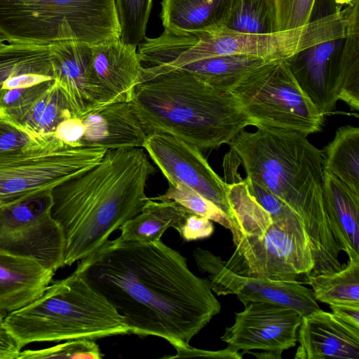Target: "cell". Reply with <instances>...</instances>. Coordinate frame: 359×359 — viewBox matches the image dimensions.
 Listing matches in <instances>:
<instances>
[{
	"mask_svg": "<svg viewBox=\"0 0 359 359\" xmlns=\"http://www.w3.org/2000/svg\"><path fill=\"white\" fill-rule=\"evenodd\" d=\"M75 271L124 318L130 334L161 337L175 348L189 346L221 311L209 281L161 241L108 239Z\"/></svg>",
	"mask_w": 359,
	"mask_h": 359,
	"instance_id": "cell-1",
	"label": "cell"
},
{
	"mask_svg": "<svg viewBox=\"0 0 359 359\" xmlns=\"http://www.w3.org/2000/svg\"><path fill=\"white\" fill-rule=\"evenodd\" d=\"M307 136L294 132L258 128L245 130L229 143L246 177L286 204L301 219L313 258L312 276L343 268L334 233L323 200L320 150Z\"/></svg>",
	"mask_w": 359,
	"mask_h": 359,
	"instance_id": "cell-2",
	"label": "cell"
},
{
	"mask_svg": "<svg viewBox=\"0 0 359 359\" xmlns=\"http://www.w3.org/2000/svg\"><path fill=\"white\" fill-rule=\"evenodd\" d=\"M155 168L142 148L107 150L85 172L51 191V214L65 238L64 266L85 259L138 215Z\"/></svg>",
	"mask_w": 359,
	"mask_h": 359,
	"instance_id": "cell-3",
	"label": "cell"
},
{
	"mask_svg": "<svg viewBox=\"0 0 359 359\" xmlns=\"http://www.w3.org/2000/svg\"><path fill=\"white\" fill-rule=\"evenodd\" d=\"M130 102L147 135L169 134L201 151L229 144L251 126L229 91L180 68L142 79Z\"/></svg>",
	"mask_w": 359,
	"mask_h": 359,
	"instance_id": "cell-4",
	"label": "cell"
},
{
	"mask_svg": "<svg viewBox=\"0 0 359 359\" xmlns=\"http://www.w3.org/2000/svg\"><path fill=\"white\" fill-rule=\"evenodd\" d=\"M236 249L223 265L236 275L297 280L310 275L313 258L307 233L293 211L271 217L250 193L240 175L226 182Z\"/></svg>",
	"mask_w": 359,
	"mask_h": 359,
	"instance_id": "cell-5",
	"label": "cell"
},
{
	"mask_svg": "<svg viewBox=\"0 0 359 359\" xmlns=\"http://www.w3.org/2000/svg\"><path fill=\"white\" fill-rule=\"evenodd\" d=\"M350 7L295 29L265 34H246L219 24L198 32L164 30L151 40V53L163 72L208 57L243 55L267 60H289L317 43L344 39Z\"/></svg>",
	"mask_w": 359,
	"mask_h": 359,
	"instance_id": "cell-6",
	"label": "cell"
},
{
	"mask_svg": "<svg viewBox=\"0 0 359 359\" xmlns=\"http://www.w3.org/2000/svg\"><path fill=\"white\" fill-rule=\"evenodd\" d=\"M4 321L22 348L34 342L130 334L124 318L75 271L49 285L32 302L8 313Z\"/></svg>",
	"mask_w": 359,
	"mask_h": 359,
	"instance_id": "cell-7",
	"label": "cell"
},
{
	"mask_svg": "<svg viewBox=\"0 0 359 359\" xmlns=\"http://www.w3.org/2000/svg\"><path fill=\"white\" fill-rule=\"evenodd\" d=\"M0 34L9 43L34 45L121 36L114 0H0Z\"/></svg>",
	"mask_w": 359,
	"mask_h": 359,
	"instance_id": "cell-8",
	"label": "cell"
},
{
	"mask_svg": "<svg viewBox=\"0 0 359 359\" xmlns=\"http://www.w3.org/2000/svg\"><path fill=\"white\" fill-rule=\"evenodd\" d=\"M107 150L73 147L55 135L34 137L0 151V210L52 190L95 166Z\"/></svg>",
	"mask_w": 359,
	"mask_h": 359,
	"instance_id": "cell-9",
	"label": "cell"
},
{
	"mask_svg": "<svg viewBox=\"0 0 359 359\" xmlns=\"http://www.w3.org/2000/svg\"><path fill=\"white\" fill-rule=\"evenodd\" d=\"M251 126L308 136L325 116L301 89L287 60H273L243 76L230 90Z\"/></svg>",
	"mask_w": 359,
	"mask_h": 359,
	"instance_id": "cell-10",
	"label": "cell"
},
{
	"mask_svg": "<svg viewBox=\"0 0 359 359\" xmlns=\"http://www.w3.org/2000/svg\"><path fill=\"white\" fill-rule=\"evenodd\" d=\"M51 207L48 192L1 208L0 250L34 259L54 272L65 266V234Z\"/></svg>",
	"mask_w": 359,
	"mask_h": 359,
	"instance_id": "cell-11",
	"label": "cell"
},
{
	"mask_svg": "<svg viewBox=\"0 0 359 359\" xmlns=\"http://www.w3.org/2000/svg\"><path fill=\"white\" fill-rule=\"evenodd\" d=\"M236 313L234 323L226 327L221 340L228 350L250 353L260 359L281 358L295 346L303 315L292 309L268 302H250Z\"/></svg>",
	"mask_w": 359,
	"mask_h": 359,
	"instance_id": "cell-12",
	"label": "cell"
},
{
	"mask_svg": "<svg viewBox=\"0 0 359 359\" xmlns=\"http://www.w3.org/2000/svg\"><path fill=\"white\" fill-rule=\"evenodd\" d=\"M142 148L169 184L190 188L217 205L232 222L226 183L213 170L201 150L178 137L160 133L147 135Z\"/></svg>",
	"mask_w": 359,
	"mask_h": 359,
	"instance_id": "cell-13",
	"label": "cell"
},
{
	"mask_svg": "<svg viewBox=\"0 0 359 359\" xmlns=\"http://www.w3.org/2000/svg\"><path fill=\"white\" fill-rule=\"evenodd\" d=\"M202 273L208 275L212 291L217 295L236 294L245 305L250 302H268L288 307L303 316L320 310L312 289L297 280H275L241 276L227 270L221 257L201 248L193 253Z\"/></svg>",
	"mask_w": 359,
	"mask_h": 359,
	"instance_id": "cell-14",
	"label": "cell"
},
{
	"mask_svg": "<svg viewBox=\"0 0 359 359\" xmlns=\"http://www.w3.org/2000/svg\"><path fill=\"white\" fill-rule=\"evenodd\" d=\"M136 48L120 38L91 46L88 81L97 107L131 101L143 68Z\"/></svg>",
	"mask_w": 359,
	"mask_h": 359,
	"instance_id": "cell-15",
	"label": "cell"
},
{
	"mask_svg": "<svg viewBox=\"0 0 359 359\" xmlns=\"http://www.w3.org/2000/svg\"><path fill=\"white\" fill-rule=\"evenodd\" d=\"M344 39L313 45L287 60L302 91L324 116L330 114L339 100V54Z\"/></svg>",
	"mask_w": 359,
	"mask_h": 359,
	"instance_id": "cell-16",
	"label": "cell"
},
{
	"mask_svg": "<svg viewBox=\"0 0 359 359\" xmlns=\"http://www.w3.org/2000/svg\"><path fill=\"white\" fill-rule=\"evenodd\" d=\"M295 359H359V327L322 309L303 316Z\"/></svg>",
	"mask_w": 359,
	"mask_h": 359,
	"instance_id": "cell-17",
	"label": "cell"
},
{
	"mask_svg": "<svg viewBox=\"0 0 359 359\" xmlns=\"http://www.w3.org/2000/svg\"><path fill=\"white\" fill-rule=\"evenodd\" d=\"M80 147L105 150L142 148L147 135L130 102H114L79 116Z\"/></svg>",
	"mask_w": 359,
	"mask_h": 359,
	"instance_id": "cell-18",
	"label": "cell"
},
{
	"mask_svg": "<svg viewBox=\"0 0 359 359\" xmlns=\"http://www.w3.org/2000/svg\"><path fill=\"white\" fill-rule=\"evenodd\" d=\"M54 80L67 97L75 116L98 107L88 81L91 46L76 41L48 44Z\"/></svg>",
	"mask_w": 359,
	"mask_h": 359,
	"instance_id": "cell-19",
	"label": "cell"
},
{
	"mask_svg": "<svg viewBox=\"0 0 359 359\" xmlns=\"http://www.w3.org/2000/svg\"><path fill=\"white\" fill-rule=\"evenodd\" d=\"M54 274L34 259L0 250V312L14 311L39 297Z\"/></svg>",
	"mask_w": 359,
	"mask_h": 359,
	"instance_id": "cell-20",
	"label": "cell"
},
{
	"mask_svg": "<svg viewBox=\"0 0 359 359\" xmlns=\"http://www.w3.org/2000/svg\"><path fill=\"white\" fill-rule=\"evenodd\" d=\"M323 200L339 249L359 259V194L323 171Z\"/></svg>",
	"mask_w": 359,
	"mask_h": 359,
	"instance_id": "cell-21",
	"label": "cell"
},
{
	"mask_svg": "<svg viewBox=\"0 0 359 359\" xmlns=\"http://www.w3.org/2000/svg\"><path fill=\"white\" fill-rule=\"evenodd\" d=\"M54 80L48 45L0 46V91Z\"/></svg>",
	"mask_w": 359,
	"mask_h": 359,
	"instance_id": "cell-22",
	"label": "cell"
},
{
	"mask_svg": "<svg viewBox=\"0 0 359 359\" xmlns=\"http://www.w3.org/2000/svg\"><path fill=\"white\" fill-rule=\"evenodd\" d=\"M192 212L174 201L147 198L141 212L126 222L117 241L154 243L169 228L177 229Z\"/></svg>",
	"mask_w": 359,
	"mask_h": 359,
	"instance_id": "cell-23",
	"label": "cell"
},
{
	"mask_svg": "<svg viewBox=\"0 0 359 359\" xmlns=\"http://www.w3.org/2000/svg\"><path fill=\"white\" fill-rule=\"evenodd\" d=\"M229 0H162L165 30L198 32L222 24Z\"/></svg>",
	"mask_w": 359,
	"mask_h": 359,
	"instance_id": "cell-24",
	"label": "cell"
},
{
	"mask_svg": "<svg viewBox=\"0 0 359 359\" xmlns=\"http://www.w3.org/2000/svg\"><path fill=\"white\" fill-rule=\"evenodd\" d=\"M324 172L359 194V128H339L333 140L320 150Z\"/></svg>",
	"mask_w": 359,
	"mask_h": 359,
	"instance_id": "cell-25",
	"label": "cell"
},
{
	"mask_svg": "<svg viewBox=\"0 0 359 359\" xmlns=\"http://www.w3.org/2000/svg\"><path fill=\"white\" fill-rule=\"evenodd\" d=\"M270 61L248 55H226L205 58L178 68L219 90L230 92L243 76Z\"/></svg>",
	"mask_w": 359,
	"mask_h": 359,
	"instance_id": "cell-26",
	"label": "cell"
},
{
	"mask_svg": "<svg viewBox=\"0 0 359 359\" xmlns=\"http://www.w3.org/2000/svg\"><path fill=\"white\" fill-rule=\"evenodd\" d=\"M359 2V1H358ZM358 2L350 8L346 34L339 53V100L351 110L359 109V21Z\"/></svg>",
	"mask_w": 359,
	"mask_h": 359,
	"instance_id": "cell-27",
	"label": "cell"
},
{
	"mask_svg": "<svg viewBox=\"0 0 359 359\" xmlns=\"http://www.w3.org/2000/svg\"><path fill=\"white\" fill-rule=\"evenodd\" d=\"M306 277L317 301L329 305L359 304V259L348 258L338 271Z\"/></svg>",
	"mask_w": 359,
	"mask_h": 359,
	"instance_id": "cell-28",
	"label": "cell"
},
{
	"mask_svg": "<svg viewBox=\"0 0 359 359\" xmlns=\"http://www.w3.org/2000/svg\"><path fill=\"white\" fill-rule=\"evenodd\" d=\"M222 24L241 33L273 32L270 0H229Z\"/></svg>",
	"mask_w": 359,
	"mask_h": 359,
	"instance_id": "cell-29",
	"label": "cell"
},
{
	"mask_svg": "<svg viewBox=\"0 0 359 359\" xmlns=\"http://www.w3.org/2000/svg\"><path fill=\"white\" fill-rule=\"evenodd\" d=\"M54 83L55 80H47L29 86L0 91V118L18 128L34 103Z\"/></svg>",
	"mask_w": 359,
	"mask_h": 359,
	"instance_id": "cell-30",
	"label": "cell"
},
{
	"mask_svg": "<svg viewBox=\"0 0 359 359\" xmlns=\"http://www.w3.org/2000/svg\"><path fill=\"white\" fill-rule=\"evenodd\" d=\"M153 0H114L121 40L137 47L144 39Z\"/></svg>",
	"mask_w": 359,
	"mask_h": 359,
	"instance_id": "cell-31",
	"label": "cell"
},
{
	"mask_svg": "<svg viewBox=\"0 0 359 359\" xmlns=\"http://www.w3.org/2000/svg\"><path fill=\"white\" fill-rule=\"evenodd\" d=\"M168 184L165 194L151 198L162 201H174L196 215L215 222L230 231L233 229L231 219L212 201L182 184Z\"/></svg>",
	"mask_w": 359,
	"mask_h": 359,
	"instance_id": "cell-32",
	"label": "cell"
},
{
	"mask_svg": "<svg viewBox=\"0 0 359 359\" xmlns=\"http://www.w3.org/2000/svg\"><path fill=\"white\" fill-rule=\"evenodd\" d=\"M103 355L98 344L90 339H74L41 349L22 351L18 359H101Z\"/></svg>",
	"mask_w": 359,
	"mask_h": 359,
	"instance_id": "cell-33",
	"label": "cell"
},
{
	"mask_svg": "<svg viewBox=\"0 0 359 359\" xmlns=\"http://www.w3.org/2000/svg\"><path fill=\"white\" fill-rule=\"evenodd\" d=\"M316 0H270L273 32L298 28L308 24Z\"/></svg>",
	"mask_w": 359,
	"mask_h": 359,
	"instance_id": "cell-34",
	"label": "cell"
},
{
	"mask_svg": "<svg viewBox=\"0 0 359 359\" xmlns=\"http://www.w3.org/2000/svg\"><path fill=\"white\" fill-rule=\"evenodd\" d=\"M74 116L75 114L67 97L55 81L49 100L40 118L36 136L55 133L62 121Z\"/></svg>",
	"mask_w": 359,
	"mask_h": 359,
	"instance_id": "cell-35",
	"label": "cell"
},
{
	"mask_svg": "<svg viewBox=\"0 0 359 359\" xmlns=\"http://www.w3.org/2000/svg\"><path fill=\"white\" fill-rule=\"evenodd\" d=\"M176 230L184 241H192L210 237L214 225L210 219L191 212Z\"/></svg>",
	"mask_w": 359,
	"mask_h": 359,
	"instance_id": "cell-36",
	"label": "cell"
},
{
	"mask_svg": "<svg viewBox=\"0 0 359 359\" xmlns=\"http://www.w3.org/2000/svg\"><path fill=\"white\" fill-rule=\"evenodd\" d=\"M33 137L0 118V151L22 146Z\"/></svg>",
	"mask_w": 359,
	"mask_h": 359,
	"instance_id": "cell-37",
	"label": "cell"
},
{
	"mask_svg": "<svg viewBox=\"0 0 359 359\" xmlns=\"http://www.w3.org/2000/svg\"><path fill=\"white\" fill-rule=\"evenodd\" d=\"M19 342L9 331L0 314V359H18L22 351Z\"/></svg>",
	"mask_w": 359,
	"mask_h": 359,
	"instance_id": "cell-38",
	"label": "cell"
},
{
	"mask_svg": "<svg viewBox=\"0 0 359 359\" xmlns=\"http://www.w3.org/2000/svg\"><path fill=\"white\" fill-rule=\"evenodd\" d=\"M177 353L172 356H165L164 358H175L186 357H205L214 358H233L241 359L243 355L241 353L232 352L227 348L219 351H206L191 347L190 345L184 348H175Z\"/></svg>",
	"mask_w": 359,
	"mask_h": 359,
	"instance_id": "cell-39",
	"label": "cell"
},
{
	"mask_svg": "<svg viewBox=\"0 0 359 359\" xmlns=\"http://www.w3.org/2000/svg\"><path fill=\"white\" fill-rule=\"evenodd\" d=\"M330 307L333 313L359 327V304H336Z\"/></svg>",
	"mask_w": 359,
	"mask_h": 359,
	"instance_id": "cell-40",
	"label": "cell"
},
{
	"mask_svg": "<svg viewBox=\"0 0 359 359\" xmlns=\"http://www.w3.org/2000/svg\"><path fill=\"white\" fill-rule=\"evenodd\" d=\"M357 1H358V0H342L341 4L342 5L346 4L348 5L347 6H348L354 5Z\"/></svg>",
	"mask_w": 359,
	"mask_h": 359,
	"instance_id": "cell-41",
	"label": "cell"
},
{
	"mask_svg": "<svg viewBox=\"0 0 359 359\" xmlns=\"http://www.w3.org/2000/svg\"><path fill=\"white\" fill-rule=\"evenodd\" d=\"M5 41L4 38L3 37V36L0 34V46L4 44V41Z\"/></svg>",
	"mask_w": 359,
	"mask_h": 359,
	"instance_id": "cell-42",
	"label": "cell"
}]
</instances>
